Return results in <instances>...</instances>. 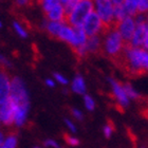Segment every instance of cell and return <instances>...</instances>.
Here are the masks:
<instances>
[{
  "mask_svg": "<svg viewBox=\"0 0 148 148\" xmlns=\"http://www.w3.org/2000/svg\"><path fill=\"white\" fill-rule=\"evenodd\" d=\"M119 60L129 74L141 75L148 73V51L143 47L127 45Z\"/></svg>",
  "mask_w": 148,
  "mask_h": 148,
  "instance_id": "cell-1",
  "label": "cell"
},
{
  "mask_svg": "<svg viewBox=\"0 0 148 148\" xmlns=\"http://www.w3.org/2000/svg\"><path fill=\"white\" fill-rule=\"evenodd\" d=\"M126 46V41L117 32L115 27L107 28L102 35V51L109 58L119 60Z\"/></svg>",
  "mask_w": 148,
  "mask_h": 148,
  "instance_id": "cell-2",
  "label": "cell"
},
{
  "mask_svg": "<svg viewBox=\"0 0 148 148\" xmlns=\"http://www.w3.org/2000/svg\"><path fill=\"white\" fill-rule=\"evenodd\" d=\"M93 12H94L93 0H79L67 13L66 21L73 28H82L84 21Z\"/></svg>",
  "mask_w": 148,
  "mask_h": 148,
  "instance_id": "cell-3",
  "label": "cell"
},
{
  "mask_svg": "<svg viewBox=\"0 0 148 148\" xmlns=\"http://www.w3.org/2000/svg\"><path fill=\"white\" fill-rule=\"evenodd\" d=\"M10 101L16 106H30V94L27 87V84L21 77L14 76L12 77L11 84V94Z\"/></svg>",
  "mask_w": 148,
  "mask_h": 148,
  "instance_id": "cell-4",
  "label": "cell"
},
{
  "mask_svg": "<svg viewBox=\"0 0 148 148\" xmlns=\"http://www.w3.org/2000/svg\"><path fill=\"white\" fill-rule=\"evenodd\" d=\"M115 5L111 0H94V12L102 19L107 28L115 25Z\"/></svg>",
  "mask_w": 148,
  "mask_h": 148,
  "instance_id": "cell-5",
  "label": "cell"
},
{
  "mask_svg": "<svg viewBox=\"0 0 148 148\" xmlns=\"http://www.w3.org/2000/svg\"><path fill=\"white\" fill-rule=\"evenodd\" d=\"M134 18H136V27L128 45L131 47L141 48V47L144 46L146 36H147L148 23L146 21V15H144V14H136L134 16Z\"/></svg>",
  "mask_w": 148,
  "mask_h": 148,
  "instance_id": "cell-6",
  "label": "cell"
},
{
  "mask_svg": "<svg viewBox=\"0 0 148 148\" xmlns=\"http://www.w3.org/2000/svg\"><path fill=\"white\" fill-rule=\"evenodd\" d=\"M82 28L87 34V36L91 37L102 36L104 34V32L106 31L107 27L104 25V22L97 16V14L95 12H93L86 18V20L84 21L83 25H82Z\"/></svg>",
  "mask_w": 148,
  "mask_h": 148,
  "instance_id": "cell-7",
  "label": "cell"
},
{
  "mask_svg": "<svg viewBox=\"0 0 148 148\" xmlns=\"http://www.w3.org/2000/svg\"><path fill=\"white\" fill-rule=\"evenodd\" d=\"M108 83L111 88V94L113 96L116 105L122 109L127 108L130 104V99H128L125 89L124 84H122L120 80L115 79L114 77H108Z\"/></svg>",
  "mask_w": 148,
  "mask_h": 148,
  "instance_id": "cell-8",
  "label": "cell"
},
{
  "mask_svg": "<svg viewBox=\"0 0 148 148\" xmlns=\"http://www.w3.org/2000/svg\"><path fill=\"white\" fill-rule=\"evenodd\" d=\"M114 27L117 30V32L120 33L121 36L123 37V39L128 45V42L130 41V39H131V37L133 35V32L136 30V18L133 16L126 17V18L122 19V20H119L114 25Z\"/></svg>",
  "mask_w": 148,
  "mask_h": 148,
  "instance_id": "cell-9",
  "label": "cell"
},
{
  "mask_svg": "<svg viewBox=\"0 0 148 148\" xmlns=\"http://www.w3.org/2000/svg\"><path fill=\"white\" fill-rule=\"evenodd\" d=\"M102 50V36L88 37L86 45L80 49L74 51L78 57L83 58L88 54H94Z\"/></svg>",
  "mask_w": 148,
  "mask_h": 148,
  "instance_id": "cell-10",
  "label": "cell"
},
{
  "mask_svg": "<svg viewBox=\"0 0 148 148\" xmlns=\"http://www.w3.org/2000/svg\"><path fill=\"white\" fill-rule=\"evenodd\" d=\"M15 106L11 101L0 105V121L4 126H14Z\"/></svg>",
  "mask_w": 148,
  "mask_h": 148,
  "instance_id": "cell-11",
  "label": "cell"
},
{
  "mask_svg": "<svg viewBox=\"0 0 148 148\" xmlns=\"http://www.w3.org/2000/svg\"><path fill=\"white\" fill-rule=\"evenodd\" d=\"M11 84H12V77H10L5 71L1 70L0 71V105L9 101L10 94H11Z\"/></svg>",
  "mask_w": 148,
  "mask_h": 148,
  "instance_id": "cell-12",
  "label": "cell"
},
{
  "mask_svg": "<svg viewBox=\"0 0 148 148\" xmlns=\"http://www.w3.org/2000/svg\"><path fill=\"white\" fill-rule=\"evenodd\" d=\"M46 19L49 21H56V22H62L66 21V17H67V11H66L65 6L62 2L53 6L52 9L49 10L48 12L45 13Z\"/></svg>",
  "mask_w": 148,
  "mask_h": 148,
  "instance_id": "cell-13",
  "label": "cell"
},
{
  "mask_svg": "<svg viewBox=\"0 0 148 148\" xmlns=\"http://www.w3.org/2000/svg\"><path fill=\"white\" fill-rule=\"evenodd\" d=\"M56 38L72 47L74 43V39H75V29L71 27L67 21H64Z\"/></svg>",
  "mask_w": 148,
  "mask_h": 148,
  "instance_id": "cell-14",
  "label": "cell"
},
{
  "mask_svg": "<svg viewBox=\"0 0 148 148\" xmlns=\"http://www.w3.org/2000/svg\"><path fill=\"white\" fill-rule=\"evenodd\" d=\"M70 89L73 93L78 95H85L87 93V83L82 74H76L70 82Z\"/></svg>",
  "mask_w": 148,
  "mask_h": 148,
  "instance_id": "cell-15",
  "label": "cell"
},
{
  "mask_svg": "<svg viewBox=\"0 0 148 148\" xmlns=\"http://www.w3.org/2000/svg\"><path fill=\"white\" fill-rule=\"evenodd\" d=\"M74 29H75V39H74V43L71 48L74 51H76V50L83 48L86 45L88 36H87V34L83 30V28H74Z\"/></svg>",
  "mask_w": 148,
  "mask_h": 148,
  "instance_id": "cell-16",
  "label": "cell"
},
{
  "mask_svg": "<svg viewBox=\"0 0 148 148\" xmlns=\"http://www.w3.org/2000/svg\"><path fill=\"white\" fill-rule=\"evenodd\" d=\"M141 0H124V2L122 3L123 8L126 11L128 16H134L139 12V4Z\"/></svg>",
  "mask_w": 148,
  "mask_h": 148,
  "instance_id": "cell-17",
  "label": "cell"
},
{
  "mask_svg": "<svg viewBox=\"0 0 148 148\" xmlns=\"http://www.w3.org/2000/svg\"><path fill=\"white\" fill-rule=\"evenodd\" d=\"M124 89H125V92H126L127 96L130 101H138V99H141L140 92L130 83L124 84Z\"/></svg>",
  "mask_w": 148,
  "mask_h": 148,
  "instance_id": "cell-18",
  "label": "cell"
},
{
  "mask_svg": "<svg viewBox=\"0 0 148 148\" xmlns=\"http://www.w3.org/2000/svg\"><path fill=\"white\" fill-rule=\"evenodd\" d=\"M12 25H13V30H14V32L16 33L17 36H19L20 38H22V39L28 38L29 32H28V30H27V28L22 25L21 22L15 20V21H13Z\"/></svg>",
  "mask_w": 148,
  "mask_h": 148,
  "instance_id": "cell-19",
  "label": "cell"
},
{
  "mask_svg": "<svg viewBox=\"0 0 148 148\" xmlns=\"http://www.w3.org/2000/svg\"><path fill=\"white\" fill-rule=\"evenodd\" d=\"M17 143H18V138L15 133H9L6 136H4V141L0 148H16Z\"/></svg>",
  "mask_w": 148,
  "mask_h": 148,
  "instance_id": "cell-20",
  "label": "cell"
},
{
  "mask_svg": "<svg viewBox=\"0 0 148 148\" xmlns=\"http://www.w3.org/2000/svg\"><path fill=\"white\" fill-rule=\"evenodd\" d=\"M83 101H84V106L88 111H93L95 109V99H93V96H91L90 94L86 93L85 95H83Z\"/></svg>",
  "mask_w": 148,
  "mask_h": 148,
  "instance_id": "cell-21",
  "label": "cell"
},
{
  "mask_svg": "<svg viewBox=\"0 0 148 148\" xmlns=\"http://www.w3.org/2000/svg\"><path fill=\"white\" fill-rule=\"evenodd\" d=\"M60 2V0H43L40 3V8L42 10L43 13L48 12L49 10H51L53 6H55L56 4H58Z\"/></svg>",
  "mask_w": 148,
  "mask_h": 148,
  "instance_id": "cell-22",
  "label": "cell"
},
{
  "mask_svg": "<svg viewBox=\"0 0 148 148\" xmlns=\"http://www.w3.org/2000/svg\"><path fill=\"white\" fill-rule=\"evenodd\" d=\"M53 78L55 79L56 84H58L60 86H69V85H70L69 79L66 77V75H64L62 73H59V72L53 73Z\"/></svg>",
  "mask_w": 148,
  "mask_h": 148,
  "instance_id": "cell-23",
  "label": "cell"
},
{
  "mask_svg": "<svg viewBox=\"0 0 148 148\" xmlns=\"http://www.w3.org/2000/svg\"><path fill=\"white\" fill-rule=\"evenodd\" d=\"M64 140L65 142L68 144L69 146H77L79 145V140L75 138L74 136H71V134H68V133H65L64 134Z\"/></svg>",
  "mask_w": 148,
  "mask_h": 148,
  "instance_id": "cell-24",
  "label": "cell"
},
{
  "mask_svg": "<svg viewBox=\"0 0 148 148\" xmlns=\"http://www.w3.org/2000/svg\"><path fill=\"white\" fill-rule=\"evenodd\" d=\"M114 125L111 122H108V123L106 124L105 126H104V128H103V132H104V136H105V138H107V139H109V138H111V136L113 134L114 132Z\"/></svg>",
  "mask_w": 148,
  "mask_h": 148,
  "instance_id": "cell-25",
  "label": "cell"
},
{
  "mask_svg": "<svg viewBox=\"0 0 148 148\" xmlns=\"http://www.w3.org/2000/svg\"><path fill=\"white\" fill-rule=\"evenodd\" d=\"M70 113H71L72 117H73L75 121H83L84 120L83 111L79 110L78 108H71L70 109Z\"/></svg>",
  "mask_w": 148,
  "mask_h": 148,
  "instance_id": "cell-26",
  "label": "cell"
},
{
  "mask_svg": "<svg viewBox=\"0 0 148 148\" xmlns=\"http://www.w3.org/2000/svg\"><path fill=\"white\" fill-rule=\"evenodd\" d=\"M138 14H148V0H141L139 4V12Z\"/></svg>",
  "mask_w": 148,
  "mask_h": 148,
  "instance_id": "cell-27",
  "label": "cell"
},
{
  "mask_svg": "<svg viewBox=\"0 0 148 148\" xmlns=\"http://www.w3.org/2000/svg\"><path fill=\"white\" fill-rule=\"evenodd\" d=\"M78 1H79V0H60V2L64 4V6H65L67 13H68L69 11H70V10L78 2Z\"/></svg>",
  "mask_w": 148,
  "mask_h": 148,
  "instance_id": "cell-28",
  "label": "cell"
},
{
  "mask_svg": "<svg viewBox=\"0 0 148 148\" xmlns=\"http://www.w3.org/2000/svg\"><path fill=\"white\" fill-rule=\"evenodd\" d=\"M65 124H66V126H67V128H68L72 133L76 132L77 128H76V125H75V123H74L73 121L70 120V119H65Z\"/></svg>",
  "mask_w": 148,
  "mask_h": 148,
  "instance_id": "cell-29",
  "label": "cell"
},
{
  "mask_svg": "<svg viewBox=\"0 0 148 148\" xmlns=\"http://www.w3.org/2000/svg\"><path fill=\"white\" fill-rule=\"evenodd\" d=\"M43 145L46 146V147H51V148H60V145H59L58 143L56 142L55 140H52V139H48V140H46V141L43 142Z\"/></svg>",
  "mask_w": 148,
  "mask_h": 148,
  "instance_id": "cell-30",
  "label": "cell"
},
{
  "mask_svg": "<svg viewBox=\"0 0 148 148\" xmlns=\"http://www.w3.org/2000/svg\"><path fill=\"white\" fill-rule=\"evenodd\" d=\"M0 66L6 67V68H11L12 67V62H10L9 58H6L5 56L0 53Z\"/></svg>",
  "mask_w": 148,
  "mask_h": 148,
  "instance_id": "cell-31",
  "label": "cell"
},
{
  "mask_svg": "<svg viewBox=\"0 0 148 148\" xmlns=\"http://www.w3.org/2000/svg\"><path fill=\"white\" fill-rule=\"evenodd\" d=\"M45 85H46L48 88H55L57 84H56L55 79H54L53 77H48V78L45 79Z\"/></svg>",
  "mask_w": 148,
  "mask_h": 148,
  "instance_id": "cell-32",
  "label": "cell"
},
{
  "mask_svg": "<svg viewBox=\"0 0 148 148\" xmlns=\"http://www.w3.org/2000/svg\"><path fill=\"white\" fill-rule=\"evenodd\" d=\"M32 2V0H15V3L17 6L20 8H25V6L29 5Z\"/></svg>",
  "mask_w": 148,
  "mask_h": 148,
  "instance_id": "cell-33",
  "label": "cell"
},
{
  "mask_svg": "<svg viewBox=\"0 0 148 148\" xmlns=\"http://www.w3.org/2000/svg\"><path fill=\"white\" fill-rule=\"evenodd\" d=\"M111 1L113 2V4L115 6H116V5H121V4L124 2V0H111Z\"/></svg>",
  "mask_w": 148,
  "mask_h": 148,
  "instance_id": "cell-34",
  "label": "cell"
},
{
  "mask_svg": "<svg viewBox=\"0 0 148 148\" xmlns=\"http://www.w3.org/2000/svg\"><path fill=\"white\" fill-rule=\"evenodd\" d=\"M144 49H146L148 51V32H147V36H146V39H145V42H144V46H143Z\"/></svg>",
  "mask_w": 148,
  "mask_h": 148,
  "instance_id": "cell-35",
  "label": "cell"
},
{
  "mask_svg": "<svg viewBox=\"0 0 148 148\" xmlns=\"http://www.w3.org/2000/svg\"><path fill=\"white\" fill-rule=\"evenodd\" d=\"M3 141H4V134H3L2 132H0V147L2 145Z\"/></svg>",
  "mask_w": 148,
  "mask_h": 148,
  "instance_id": "cell-36",
  "label": "cell"
},
{
  "mask_svg": "<svg viewBox=\"0 0 148 148\" xmlns=\"http://www.w3.org/2000/svg\"><path fill=\"white\" fill-rule=\"evenodd\" d=\"M0 28H2V21L0 20Z\"/></svg>",
  "mask_w": 148,
  "mask_h": 148,
  "instance_id": "cell-37",
  "label": "cell"
},
{
  "mask_svg": "<svg viewBox=\"0 0 148 148\" xmlns=\"http://www.w3.org/2000/svg\"><path fill=\"white\" fill-rule=\"evenodd\" d=\"M146 113H147V115H148V105H147V108H146Z\"/></svg>",
  "mask_w": 148,
  "mask_h": 148,
  "instance_id": "cell-38",
  "label": "cell"
},
{
  "mask_svg": "<svg viewBox=\"0 0 148 148\" xmlns=\"http://www.w3.org/2000/svg\"><path fill=\"white\" fill-rule=\"evenodd\" d=\"M37 1H38V2H41V1H43V0H37Z\"/></svg>",
  "mask_w": 148,
  "mask_h": 148,
  "instance_id": "cell-39",
  "label": "cell"
},
{
  "mask_svg": "<svg viewBox=\"0 0 148 148\" xmlns=\"http://www.w3.org/2000/svg\"><path fill=\"white\" fill-rule=\"evenodd\" d=\"M1 124H2V123H1V121H0V126H1Z\"/></svg>",
  "mask_w": 148,
  "mask_h": 148,
  "instance_id": "cell-40",
  "label": "cell"
},
{
  "mask_svg": "<svg viewBox=\"0 0 148 148\" xmlns=\"http://www.w3.org/2000/svg\"><path fill=\"white\" fill-rule=\"evenodd\" d=\"M35 148H42V147H35Z\"/></svg>",
  "mask_w": 148,
  "mask_h": 148,
  "instance_id": "cell-41",
  "label": "cell"
},
{
  "mask_svg": "<svg viewBox=\"0 0 148 148\" xmlns=\"http://www.w3.org/2000/svg\"><path fill=\"white\" fill-rule=\"evenodd\" d=\"M0 71H1V66H0Z\"/></svg>",
  "mask_w": 148,
  "mask_h": 148,
  "instance_id": "cell-42",
  "label": "cell"
},
{
  "mask_svg": "<svg viewBox=\"0 0 148 148\" xmlns=\"http://www.w3.org/2000/svg\"><path fill=\"white\" fill-rule=\"evenodd\" d=\"M93 1H94V0H93Z\"/></svg>",
  "mask_w": 148,
  "mask_h": 148,
  "instance_id": "cell-43",
  "label": "cell"
}]
</instances>
